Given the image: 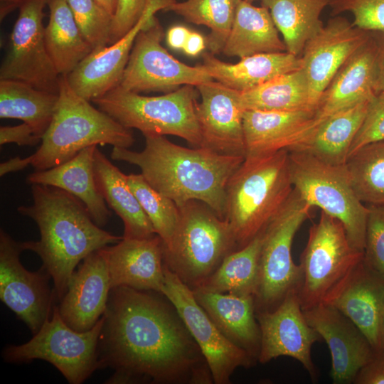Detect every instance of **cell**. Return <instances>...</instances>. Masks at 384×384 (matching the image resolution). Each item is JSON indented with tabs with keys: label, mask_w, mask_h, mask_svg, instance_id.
<instances>
[{
	"label": "cell",
	"mask_w": 384,
	"mask_h": 384,
	"mask_svg": "<svg viewBox=\"0 0 384 384\" xmlns=\"http://www.w3.org/2000/svg\"><path fill=\"white\" fill-rule=\"evenodd\" d=\"M146 4V0H118L112 19L110 45L121 38L138 22Z\"/></svg>",
	"instance_id": "44"
},
{
	"label": "cell",
	"mask_w": 384,
	"mask_h": 384,
	"mask_svg": "<svg viewBox=\"0 0 384 384\" xmlns=\"http://www.w3.org/2000/svg\"><path fill=\"white\" fill-rule=\"evenodd\" d=\"M50 0H27L11 35V46L0 67V80L23 82L58 94L60 75L46 48L43 9Z\"/></svg>",
	"instance_id": "14"
},
{
	"label": "cell",
	"mask_w": 384,
	"mask_h": 384,
	"mask_svg": "<svg viewBox=\"0 0 384 384\" xmlns=\"http://www.w3.org/2000/svg\"><path fill=\"white\" fill-rule=\"evenodd\" d=\"M23 251L22 242L1 229L0 299L35 334L51 316L56 297L48 284L51 277L43 268L30 272L22 265Z\"/></svg>",
	"instance_id": "15"
},
{
	"label": "cell",
	"mask_w": 384,
	"mask_h": 384,
	"mask_svg": "<svg viewBox=\"0 0 384 384\" xmlns=\"http://www.w3.org/2000/svg\"><path fill=\"white\" fill-rule=\"evenodd\" d=\"M364 261L384 277V205H368Z\"/></svg>",
	"instance_id": "42"
},
{
	"label": "cell",
	"mask_w": 384,
	"mask_h": 384,
	"mask_svg": "<svg viewBox=\"0 0 384 384\" xmlns=\"http://www.w3.org/2000/svg\"><path fill=\"white\" fill-rule=\"evenodd\" d=\"M370 100L324 119L304 139L287 150L306 152L331 165H344L351 144L366 117Z\"/></svg>",
	"instance_id": "29"
},
{
	"label": "cell",
	"mask_w": 384,
	"mask_h": 384,
	"mask_svg": "<svg viewBox=\"0 0 384 384\" xmlns=\"http://www.w3.org/2000/svg\"><path fill=\"white\" fill-rule=\"evenodd\" d=\"M383 140L384 92H380L370 100L364 120L351 144L348 156L366 144Z\"/></svg>",
	"instance_id": "43"
},
{
	"label": "cell",
	"mask_w": 384,
	"mask_h": 384,
	"mask_svg": "<svg viewBox=\"0 0 384 384\" xmlns=\"http://www.w3.org/2000/svg\"><path fill=\"white\" fill-rule=\"evenodd\" d=\"M98 341L106 383L210 384L199 347L174 306L161 292L112 288Z\"/></svg>",
	"instance_id": "1"
},
{
	"label": "cell",
	"mask_w": 384,
	"mask_h": 384,
	"mask_svg": "<svg viewBox=\"0 0 384 384\" xmlns=\"http://www.w3.org/2000/svg\"><path fill=\"white\" fill-rule=\"evenodd\" d=\"M93 170L98 190L124 224V238L144 239L156 235L148 216L122 172L97 147Z\"/></svg>",
	"instance_id": "30"
},
{
	"label": "cell",
	"mask_w": 384,
	"mask_h": 384,
	"mask_svg": "<svg viewBox=\"0 0 384 384\" xmlns=\"http://www.w3.org/2000/svg\"><path fill=\"white\" fill-rule=\"evenodd\" d=\"M206 41L199 33L191 31L185 46L183 52L189 56H196L205 49Z\"/></svg>",
	"instance_id": "49"
},
{
	"label": "cell",
	"mask_w": 384,
	"mask_h": 384,
	"mask_svg": "<svg viewBox=\"0 0 384 384\" xmlns=\"http://www.w3.org/2000/svg\"><path fill=\"white\" fill-rule=\"evenodd\" d=\"M75 21L93 50L110 45L113 16L95 0H66Z\"/></svg>",
	"instance_id": "40"
},
{
	"label": "cell",
	"mask_w": 384,
	"mask_h": 384,
	"mask_svg": "<svg viewBox=\"0 0 384 384\" xmlns=\"http://www.w3.org/2000/svg\"><path fill=\"white\" fill-rule=\"evenodd\" d=\"M239 97L245 111H316L310 101L307 79L302 68L253 89L239 92Z\"/></svg>",
	"instance_id": "35"
},
{
	"label": "cell",
	"mask_w": 384,
	"mask_h": 384,
	"mask_svg": "<svg viewBox=\"0 0 384 384\" xmlns=\"http://www.w3.org/2000/svg\"><path fill=\"white\" fill-rule=\"evenodd\" d=\"M144 136L143 150L114 146L112 159L138 166L146 181L178 207L199 201L225 219L226 186L245 157L224 156L203 147L186 148L164 135Z\"/></svg>",
	"instance_id": "2"
},
{
	"label": "cell",
	"mask_w": 384,
	"mask_h": 384,
	"mask_svg": "<svg viewBox=\"0 0 384 384\" xmlns=\"http://www.w3.org/2000/svg\"><path fill=\"white\" fill-rule=\"evenodd\" d=\"M35 153L27 156L36 171L60 165L90 146L129 148L134 142L131 129L94 107L60 75L58 100L51 122Z\"/></svg>",
	"instance_id": "5"
},
{
	"label": "cell",
	"mask_w": 384,
	"mask_h": 384,
	"mask_svg": "<svg viewBox=\"0 0 384 384\" xmlns=\"http://www.w3.org/2000/svg\"><path fill=\"white\" fill-rule=\"evenodd\" d=\"M176 1L146 0L142 16L127 33L110 46L94 49L66 75L72 89L82 97L92 101L118 86L138 34L158 11H165Z\"/></svg>",
	"instance_id": "18"
},
{
	"label": "cell",
	"mask_w": 384,
	"mask_h": 384,
	"mask_svg": "<svg viewBox=\"0 0 384 384\" xmlns=\"http://www.w3.org/2000/svg\"><path fill=\"white\" fill-rule=\"evenodd\" d=\"M240 0H186L176 1L165 11H173L188 22L203 25L210 32L206 45L213 54L223 51Z\"/></svg>",
	"instance_id": "37"
},
{
	"label": "cell",
	"mask_w": 384,
	"mask_h": 384,
	"mask_svg": "<svg viewBox=\"0 0 384 384\" xmlns=\"http://www.w3.org/2000/svg\"><path fill=\"white\" fill-rule=\"evenodd\" d=\"M311 208L293 189L285 204L262 230L254 297L256 311L274 309L288 293L296 289L299 268L292 260V245Z\"/></svg>",
	"instance_id": "10"
},
{
	"label": "cell",
	"mask_w": 384,
	"mask_h": 384,
	"mask_svg": "<svg viewBox=\"0 0 384 384\" xmlns=\"http://www.w3.org/2000/svg\"><path fill=\"white\" fill-rule=\"evenodd\" d=\"M202 58L203 65L214 80L239 92L302 68L301 56L287 51L246 56L234 64L221 61L211 53H203Z\"/></svg>",
	"instance_id": "28"
},
{
	"label": "cell",
	"mask_w": 384,
	"mask_h": 384,
	"mask_svg": "<svg viewBox=\"0 0 384 384\" xmlns=\"http://www.w3.org/2000/svg\"><path fill=\"white\" fill-rule=\"evenodd\" d=\"M262 242V230L246 245L229 253L215 271L196 289L255 297Z\"/></svg>",
	"instance_id": "36"
},
{
	"label": "cell",
	"mask_w": 384,
	"mask_h": 384,
	"mask_svg": "<svg viewBox=\"0 0 384 384\" xmlns=\"http://www.w3.org/2000/svg\"><path fill=\"white\" fill-rule=\"evenodd\" d=\"M103 316L86 331L68 326L54 304L48 317L31 340L21 345H9L3 351L9 363H29L43 360L55 366L70 384H80L99 369L98 341Z\"/></svg>",
	"instance_id": "9"
},
{
	"label": "cell",
	"mask_w": 384,
	"mask_h": 384,
	"mask_svg": "<svg viewBox=\"0 0 384 384\" xmlns=\"http://www.w3.org/2000/svg\"><path fill=\"white\" fill-rule=\"evenodd\" d=\"M42 138L36 134L33 129L23 122L13 127H0V144L16 143L18 146L37 145Z\"/></svg>",
	"instance_id": "45"
},
{
	"label": "cell",
	"mask_w": 384,
	"mask_h": 384,
	"mask_svg": "<svg viewBox=\"0 0 384 384\" xmlns=\"http://www.w3.org/2000/svg\"><path fill=\"white\" fill-rule=\"evenodd\" d=\"M354 384H384V349L375 351L370 360L358 371Z\"/></svg>",
	"instance_id": "46"
},
{
	"label": "cell",
	"mask_w": 384,
	"mask_h": 384,
	"mask_svg": "<svg viewBox=\"0 0 384 384\" xmlns=\"http://www.w3.org/2000/svg\"><path fill=\"white\" fill-rule=\"evenodd\" d=\"M261 343L258 360L266 363L280 356L297 360L313 380L318 373L311 358V347L321 337L307 322L295 290L274 309L256 311Z\"/></svg>",
	"instance_id": "16"
},
{
	"label": "cell",
	"mask_w": 384,
	"mask_h": 384,
	"mask_svg": "<svg viewBox=\"0 0 384 384\" xmlns=\"http://www.w3.org/2000/svg\"><path fill=\"white\" fill-rule=\"evenodd\" d=\"M191 31L183 26L171 27L166 33L167 45L174 50H183Z\"/></svg>",
	"instance_id": "48"
},
{
	"label": "cell",
	"mask_w": 384,
	"mask_h": 384,
	"mask_svg": "<svg viewBox=\"0 0 384 384\" xmlns=\"http://www.w3.org/2000/svg\"><path fill=\"white\" fill-rule=\"evenodd\" d=\"M82 262L71 275L58 306L64 321L80 332L91 329L103 316L111 290L107 263L100 250Z\"/></svg>",
	"instance_id": "22"
},
{
	"label": "cell",
	"mask_w": 384,
	"mask_h": 384,
	"mask_svg": "<svg viewBox=\"0 0 384 384\" xmlns=\"http://www.w3.org/2000/svg\"><path fill=\"white\" fill-rule=\"evenodd\" d=\"M322 303L347 316L375 351L384 349V277L363 259L329 292Z\"/></svg>",
	"instance_id": "17"
},
{
	"label": "cell",
	"mask_w": 384,
	"mask_h": 384,
	"mask_svg": "<svg viewBox=\"0 0 384 384\" xmlns=\"http://www.w3.org/2000/svg\"><path fill=\"white\" fill-rule=\"evenodd\" d=\"M235 250L225 219L199 201L179 206L178 221L171 242L163 245L166 266L191 289L210 277Z\"/></svg>",
	"instance_id": "6"
},
{
	"label": "cell",
	"mask_w": 384,
	"mask_h": 384,
	"mask_svg": "<svg viewBox=\"0 0 384 384\" xmlns=\"http://www.w3.org/2000/svg\"><path fill=\"white\" fill-rule=\"evenodd\" d=\"M377 45L375 79L374 89L375 93L384 92V32H372Z\"/></svg>",
	"instance_id": "47"
},
{
	"label": "cell",
	"mask_w": 384,
	"mask_h": 384,
	"mask_svg": "<svg viewBox=\"0 0 384 384\" xmlns=\"http://www.w3.org/2000/svg\"><path fill=\"white\" fill-rule=\"evenodd\" d=\"M97 146H90L71 159L49 169L36 171L26 178V183L57 187L78 198L85 206L93 221L100 227L109 221L111 213L95 182L93 160Z\"/></svg>",
	"instance_id": "27"
},
{
	"label": "cell",
	"mask_w": 384,
	"mask_h": 384,
	"mask_svg": "<svg viewBox=\"0 0 384 384\" xmlns=\"http://www.w3.org/2000/svg\"><path fill=\"white\" fill-rule=\"evenodd\" d=\"M33 204L21 206L17 211L38 225V241L22 242L24 250L36 253L53 282L60 302L65 294L70 278L78 265L90 253L120 241L98 226L83 203L68 192L57 187L31 184Z\"/></svg>",
	"instance_id": "3"
},
{
	"label": "cell",
	"mask_w": 384,
	"mask_h": 384,
	"mask_svg": "<svg viewBox=\"0 0 384 384\" xmlns=\"http://www.w3.org/2000/svg\"><path fill=\"white\" fill-rule=\"evenodd\" d=\"M196 86L186 85L159 96H144L116 87L92 100L98 109L143 135H173L199 147L201 135L196 106Z\"/></svg>",
	"instance_id": "7"
},
{
	"label": "cell",
	"mask_w": 384,
	"mask_h": 384,
	"mask_svg": "<svg viewBox=\"0 0 384 384\" xmlns=\"http://www.w3.org/2000/svg\"><path fill=\"white\" fill-rule=\"evenodd\" d=\"M309 324L331 353L330 377L334 384L353 383L375 350L362 331L343 313L325 303L303 310Z\"/></svg>",
	"instance_id": "21"
},
{
	"label": "cell",
	"mask_w": 384,
	"mask_h": 384,
	"mask_svg": "<svg viewBox=\"0 0 384 384\" xmlns=\"http://www.w3.org/2000/svg\"><path fill=\"white\" fill-rule=\"evenodd\" d=\"M377 45L370 38L339 68L322 92L315 112V125L336 112L348 108L375 94Z\"/></svg>",
	"instance_id": "24"
},
{
	"label": "cell",
	"mask_w": 384,
	"mask_h": 384,
	"mask_svg": "<svg viewBox=\"0 0 384 384\" xmlns=\"http://www.w3.org/2000/svg\"><path fill=\"white\" fill-rule=\"evenodd\" d=\"M329 6L334 15L351 12L358 28L384 32V0H331Z\"/></svg>",
	"instance_id": "41"
},
{
	"label": "cell",
	"mask_w": 384,
	"mask_h": 384,
	"mask_svg": "<svg viewBox=\"0 0 384 384\" xmlns=\"http://www.w3.org/2000/svg\"><path fill=\"white\" fill-rule=\"evenodd\" d=\"M315 112L245 110V157L264 156L297 144L314 128Z\"/></svg>",
	"instance_id": "25"
},
{
	"label": "cell",
	"mask_w": 384,
	"mask_h": 384,
	"mask_svg": "<svg viewBox=\"0 0 384 384\" xmlns=\"http://www.w3.org/2000/svg\"><path fill=\"white\" fill-rule=\"evenodd\" d=\"M27 0H0V19L19 7Z\"/></svg>",
	"instance_id": "51"
},
{
	"label": "cell",
	"mask_w": 384,
	"mask_h": 384,
	"mask_svg": "<svg viewBox=\"0 0 384 384\" xmlns=\"http://www.w3.org/2000/svg\"><path fill=\"white\" fill-rule=\"evenodd\" d=\"M331 0H261L283 36L287 51L301 56L304 48L324 26L320 16Z\"/></svg>",
	"instance_id": "33"
},
{
	"label": "cell",
	"mask_w": 384,
	"mask_h": 384,
	"mask_svg": "<svg viewBox=\"0 0 384 384\" xmlns=\"http://www.w3.org/2000/svg\"><path fill=\"white\" fill-rule=\"evenodd\" d=\"M285 51L286 45L279 36L268 9L240 0L222 52L227 56L242 58Z\"/></svg>",
	"instance_id": "31"
},
{
	"label": "cell",
	"mask_w": 384,
	"mask_h": 384,
	"mask_svg": "<svg viewBox=\"0 0 384 384\" xmlns=\"http://www.w3.org/2000/svg\"><path fill=\"white\" fill-rule=\"evenodd\" d=\"M165 265V264H164ZM163 294L174 306L199 347L210 368L213 383H230L238 368L255 364L247 352L228 340L196 302L193 292L165 265Z\"/></svg>",
	"instance_id": "13"
},
{
	"label": "cell",
	"mask_w": 384,
	"mask_h": 384,
	"mask_svg": "<svg viewBox=\"0 0 384 384\" xmlns=\"http://www.w3.org/2000/svg\"><path fill=\"white\" fill-rule=\"evenodd\" d=\"M100 250L107 263L111 289L124 286L161 292L165 265L162 240L157 234L144 239L123 238Z\"/></svg>",
	"instance_id": "23"
},
{
	"label": "cell",
	"mask_w": 384,
	"mask_h": 384,
	"mask_svg": "<svg viewBox=\"0 0 384 384\" xmlns=\"http://www.w3.org/2000/svg\"><path fill=\"white\" fill-rule=\"evenodd\" d=\"M288 151L294 189L311 207L338 220L352 246L363 252L369 209L353 190L344 165H331L301 151Z\"/></svg>",
	"instance_id": "8"
},
{
	"label": "cell",
	"mask_w": 384,
	"mask_h": 384,
	"mask_svg": "<svg viewBox=\"0 0 384 384\" xmlns=\"http://www.w3.org/2000/svg\"><path fill=\"white\" fill-rule=\"evenodd\" d=\"M245 1L252 4L253 1H257V0H245Z\"/></svg>",
	"instance_id": "53"
},
{
	"label": "cell",
	"mask_w": 384,
	"mask_h": 384,
	"mask_svg": "<svg viewBox=\"0 0 384 384\" xmlns=\"http://www.w3.org/2000/svg\"><path fill=\"white\" fill-rule=\"evenodd\" d=\"M371 36V32L335 16L306 43L301 55L309 97L316 108L322 92L343 63Z\"/></svg>",
	"instance_id": "19"
},
{
	"label": "cell",
	"mask_w": 384,
	"mask_h": 384,
	"mask_svg": "<svg viewBox=\"0 0 384 384\" xmlns=\"http://www.w3.org/2000/svg\"><path fill=\"white\" fill-rule=\"evenodd\" d=\"M363 257V252L351 244L343 224L321 211L319 221L309 228L298 265L299 277L295 292L302 309L322 303Z\"/></svg>",
	"instance_id": "11"
},
{
	"label": "cell",
	"mask_w": 384,
	"mask_h": 384,
	"mask_svg": "<svg viewBox=\"0 0 384 384\" xmlns=\"http://www.w3.org/2000/svg\"><path fill=\"white\" fill-rule=\"evenodd\" d=\"M198 304L233 343L258 360L261 334L252 295L191 289Z\"/></svg>",
	"instance_id": "26"
},
{
	"label": "cell",
	"mask_w": 384,
	"mask_h": 384,
	"mask_svg": "<svg viewBox=\"0 0 384 384\" xmlns=\"http://www.w3.org/2000/svg\"><path fill=\"white\" fill-rule=\"evenodd\" d=\"M128 183L151 221L164 246L171 242L176 230L179 207L169 198L153 188L142 174L128 175Z\"/></svg>",
	"instance_id": "39"
},
{
	"label": "cell",
	"mask_w": 384,
	"mask_h": 384,
	"mask_svg": "<svg viewBox=\"0 0 384 384\" xmlns=\"http://www.w3.org/2000/svg\"><path fill=\"white\" fill-rule=\"evenodd\" d=\"M293 189L287 149L245 158L225 189L224 218L233 237L235 250L246 245L266 227Z\"/></svg>",
	"instance_id": "4"
},
{
	"label": "cell",
	"mask_w": 384,
	"mask_h": 384,
	"mask_svg": "<svg viewBox=\"0 0 384 384\" xmlns=\"http://www.w3.org/2000/svg\"><path fill=\"white\" fill-rule=\"evenodd\" d=\"M163 38L164 29L154 16L138 34L117 87L137 93H167L214 80L203 64L193 67L174 58L161 46Z\"/></svg>",
	"instance_id": "12"
},
{
	"label": "cell",
	"mask_w": 384,
	"mask_h": 384,
	"mask_svg": "<svg viewBox=\"0 0 384 384\" xmlns=\"http://www.w3.org/2000/svg\"><path fill=\"white\" fill-rule=\"evenodd\" d=\"M344 168L361 202L384 205V140L358 149L348 157Z\"/></svg>",
	"instance_id": "38"
},
{
	"label": "cell",
	"mask_w": 384,
	"mask_h": 384,
	"mask_svg": "<svg viewBox=\"0 0 384 384\" xmlns=\"http://www.w3.org/2000/svg\"><path fill=\"white\" fill-rule=\"evenodd\" d=\"M48 6L46 48L60 75H68L93 48L81 33L66 0H50Z\"/></svg>",
	"instance_id": "32"
},
{
	"label": "cell",
	"mask_w": 384,
	"mask_h": 384,
	"mask_svg": "<svg viewBox=\"0 0 384 384\" xmlns=\"http://www.w3.org/2000/svg\"><path fill=\"white\" fill-rule=\"evenodd\" d=\"M29 166L28 158H21L18 156L9 159L0 164V176L11 172H16L24 169Z\"/></svg>",
	"instance_id": "50"
},
{
	"label": "cell",
	"mask_w": 384,
	"mask_h": 384,
	"mask_svg": "<svg viewBox=\"0 0 384 384\" xmlns=\"http://www.w3.org/2000/svg\"><path fill=\"white\" fill-rule=\"evenodd\" d=\"M58 94L13 80H0V117L29 124L42 138L53 119Z\"/></svg>",
	"instance_id": "34"
},
{
	"label": "cell",
	"mask_w": 384,
	"mask_h": 384,
	"mask_svg": "<svg viewBox=\"0 0 384 384\" xmlns=\"http://www.w3.org/2000/svg\"><path fill=\"white\" fill-rule=\"evenodd\" d=\"M196 106L203 147L216 154L245 158L242 109L239 91L212 80L198 85Z\"/></svg>",
	"instance_id": "20"
},
{
	"label": "cell",
	"mask_w": 384,
	"mask_h": 384,
	"mask_svg": "<svg viewBox=\"0 0 384 384\" xmlns=\"http://www.w3.org/2000/svg\"><path fill=\"white\" fill-rule=\"evenodd\" d=\"M102 8L113 16L115 14L118 0H95Z\"/></svg>",
	"instance_id": "52"
}]
</instances>
